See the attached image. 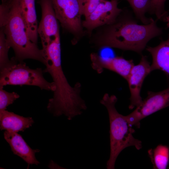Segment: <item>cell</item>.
<instances>
[{
  "mask_svg": "<svg viewBox=\"0 0 169 169\" xmlns=\"http://www.w3.org/2000/svg\"><path fill=\"white\" fill-rule=\"evenodd\" d=\"M157 20L152 18L149 23L139 24L129 11L123 9L113 23L97 28L90 41L98 49L115 48L141 54L151 39L162 33Z\"/></svg>",
  "mask_w": 169,
  "mask_h": 169,
  "instance_id": "obj_1",
  "label": "cell"
},
{
  "mask_svg": "<svg viewBox=\"0 0 169 169\" xmlns=\"http://www.w3.org/2000/svg\"><path fill=\"white\" fill-rule=\"evenodd\" d=\"M42 49L46 66L44 72L51 75L55 86L53 97L49 99L47 109L54 116L64 115L68 120H71L81 115L87 108L80 96L81 84L77 82L71 86L64 74L59 36Z\"/></svg>",
  "mask_w": 169,
  "mask_h": 169,
  "instance_id": "obj_2",
  "label": "cell"
},
{
  "mask_svg": "<svg viewBox=\"0 0 169 169\" xmlns=\"http://www.w3.org/2000/svg\"><path fill=\"white\" fill-rule=\"evenodd\" d=\"M22 0H2L0 6V29L4 32L15 58L20 61L32 59L44 64L42 49L29 39L21 10Z\"/></svg>",
  "mask_w": 169,
  "mask_h": 169,
  "instance_id": "obj_3",
  "label": "cell"
},
{
  "mask_svg": "<svg viewBox=\"0 0 169 169\" xmlns=\"http://www.w3.org/2000/svg\"><path fill=\"white\" fill-rule=\"evenodd\" d=\"M117 101L115 95L105 93L100 101L107 110L110 122V154L106 164L107 169L115 168L118 155L125 148L134 146L139 150L142 147L141 141L133 137L135 130L127 121L125 116L116 110L115 105Z\"/></svg>",
  "mask_w": 169,
  "mask_h": 169,
  "instance_id": "obj_4",
  "label": "cell"
},
{
  "mask_svg": "<svg viewBox=\"0 0 169 169\" xmlns=\"http://www.w3.org/2000/svg\"><path fill=\"white\" fill-rule=\"evenodd\" d=\"M43 72L41 68L31 69L23 61L13 57L9 63L0 69V88L8 85H28L54 92L55 90L54 82L47 81L43 76Z\"/></svg>",
  "mask_w": 169,
  "mask_h": 169,
  "instance_id": "obj_5",
  "label": "cell"
},
{
  "mask_svg": "<svg viewBox=\"0 0 169 169\" xmlns=\"http://www.w3.org/2000/svg\"><path fill=\"white\" fill-rule=\"evenodd\" d=\"M55 15L63 28L73 36L72 44H76L86 33L82 26L78 0H51Z\"/></svg>",
  "mask_w": 169,
  "mask_h": 169,
  "instance_id": "obj_6",
  "label": "cell"
},
{
  "mask_svg": "<svg viewBox=\"0 0 169 169\" xmlns=\"http://www.w3.org/2000/svg\"><path fill=\"white\" fill-rule=\"evenodd\" d=\"M168 106L169 87L159 92L148 91L146 98L125 117L130 125L139 128L141 120Z\"/></svg>",
  "mask_w": 169,
  "mask_h": 169,
  "instance_id": "obj_7",
  "label": "cell"
},
{
  "mask_svg": "<svg viewBox=\"0 0 169 169\" xmlns=\"http://www.w3.org/2000/svg\"><path fill=\"white\" fill-rule=\"evenodd\" d=\"M119 0H101L95 10L82 22L89 36L94 29L115 21L123 10L118 7Z\"/></svg>",
  "mask_w": 169,
  "mask_h": 169,
  "instance_id": "obj_8",
  "label": "cell"
},
{
  "mask_svg": "<svg viewBox=\"0 0 169 169\" xmlns=\"http://www.w3.org/2000/svg\"><path fill=\"white\" fill-rule=\"evenodd\" d=\"M38 3L41 7L42 17L38 31L43 48L59 34V28L51 0H38Z\"/></svg>",
  "mask_w": 169,
  "mask_h": 169,
  "instance_id": "obj_9",
  "label": "cell"
},
{
  "mask_svg": "<svg viewBox=\"0 0 169 169\" xmlns=\"http://www.w3.org/2000/svg\"><path fill=\"white\" fill-rule=\"evenodd\" d=\"M150 66L146 57L142 55L139 63L133 66L126 79L131 94L130 110L139 105L142 101L141 88L145 78L151 72Z\"/></svg>",
  "mask_w": 169,
  "mask_h": 169,
  "instance_id": "obj_10",
  "label": "cell"
},
{
  "mask_svg": "<svg viewBox=\"0 0 169 169\" xmlns=\"http://www.w3.org/2000/svg\"><path fill=\"white\" fill-rule=\"evenodd\" d=\"M90 58L92 68L99 73H101L104 69H108L116 73L126 80L134 65L132 60H126L122 57L104 58L92 53Z\"/></svg>",
  "mask_w": 169,
  "mask_h": 169,
  "instance_id": "obj_11",
  "label": "cell"
},
{
  "mask_svg": "<svg viewBox=\"0 0 169 169\" xmlns=\"http://www.w3.org/2000/svg\"><path fill=\"white\" fill-rule=\"evenodd\" d=\"M3 135L4 139L9 145L13 154L27 163L28 167L30 165H38L40 163L35 156V154L40 150L32 149L17 132L5 131Z\"/></svg>",
  "mask_w": 169,
  "mask_h": 169,
  "instance_id": "obj_12",
  "label": "cell"
},
{
  "mask_svg": "<svg viewBox=\"0 0 169 169\" xmlns=\"http://www.w3.org/2000/svg\"><path fill=\"white\" fill-rule=\"evenodd\" d=\"M32 117H24L5 110L0 111V129L9 131H24L34 123Z\"/></svg>",
  "mask_w": 169,
  "mask_h": 169,
  "instance_id": "obj_13",
  "label": "cell"
},
{
  "mask_svg": "<svg viewBox=\"0 0 169 169\" xmlns=\"http://www.w3.org/2000/svg\"><path fill=\"white\" fill-rule=\"evenodd\" d=\"M146 49L152 58L151 71L160 70L169 75V34L166 40L162 41L155 47L147 46Z\"/></svg>",
  "mask_w": 169,
  "mask_h": 169,
  "instance_id": "obj_14",
  "label": "cell"
},
{
  "mask_svg": "<svg viewBox=\"0 0 169 169\" xmlns=\"http://www.w3.org/2000/svg\"><path fill=\"white\" fill-rule=\"evenodd\" d=\"M35 1L22 0L21 10L28 35L32 42L37 44L38 26Z\"/></svg>",
  "mask_w": 169,
  "mask_h": 169,
  "instance_id": "obj_15",
  "label": "cell"
},
{
  "mask_svg": "<svg viewBox=\"0 0 169 169\" xmlns=\"http://www.w3.org/2000/svg\"><path fill=\"white\" fill-rule=\"evenodd\" d=\"M148 155L154 169H166L169 163V147L160 144L148 151Z\"/></svg>",
  "mask_w": 169,
  "mask_h": 169,
  "instance_id": "obj_16",
  "label": "cell"
},
{
  "mask_svg": "<svg viewBox=\"0 0 169 169\" xmlns=\"http://www.w3.org/2000/svg\"><path fill=\"white\" fill-rule=\"evenodd\" d=\"M125 0L130 4L137 19L143 24H147L151 22L152 18H148L146 15V13L149 12L151 0Z\"/></svg>",
  "mask_w": 169,
  "mask_h": 169,
  "instance_id": "obj_17",
  "label": "cell"
},
{
  "mask_svg": "<svg viewBox=\"0 0 169 169\" xmlns=\"http://www.w3.org/2000/svg\"><path fill=\"white\" fill-rule=\"evenodd\" d=\"M10 47L2 30L0 32V68H4L10 62L8 54Z\"/></svg>",
  "mask_w": 169,
  "mask_h": 169,
  "instance_id": "obj_18",
  "label": "cell"
},
{
  "mask_svg": "<svg viewBox=\"0 0 169 169\" xmlns=\"http://www.w3.org/2000/svg\"><path fill=\"white\" fill-rule=\"evenodd\" d=\"M166 0H151V7L149 13L154 14L157 20H163L167 16V11L165 9Z\"/></svg>",
  "mask_w": 169,
  "mask_h": 169,
  "instance_id": "obj_19",
  "label": "cell"
},
{
  "mask_svg": "<svg viewBox=\"0 0 169 169\" xmlns=\"http://www.w3.org/2000/svg\"><path fill=\"white\" fill-rule=\"evenodd\" d=\"M19 97L16 93L8 92L0 88V111L6 110L8 106L12 104Z\"/></svg>",
  "mask_w": 169,
  "mask_h": 169,
  "instance_id": "obj_20",
  "label": "cell"
},
{
  "mask_svg": "<svg viewBox=\"0 0 169 169\" xmlns=\"http://www.w3.org/2000/svg\"><path fill=\"white\" fill-rule=\"evenodd\" d=\"M78 0L81 14L85 18L95 10L101 0Z\"/></svg>",
  "mask_w": 169,
  "mask_h": 169,
  "instance_id": "obj_21",
  "label": "cell"
},
{
  "mask_svg": "<svg viewBox=\"0 0 169 169\" xmlns=\"http://www.w3.org/2000/svg\"><path fill=\"white\" fill-rule=\"evenodd\" d=\"M163 21L166 23L167 27L169 28V16H166L164 18Z\"/></svg>",
  "mask_w": 169,
  "mask_h": 169,
  "instance_id": "obj_22",
  "label": "cell"
}]
</instances>
